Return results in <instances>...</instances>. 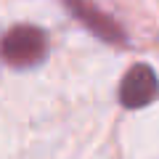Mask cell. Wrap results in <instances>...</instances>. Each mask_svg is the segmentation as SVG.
I'll return each instance as SVG.
<instances>
[{
    "instance_id": "1",
    "label": "cell",
    "mask_w": 159,
    "mask_h": 159,
    "mask_svg": "<svg viewBox=\"0 0 159 159\" xmlns=\"http://www.w3.org/2000/svg\"><path fill=\"white\" fill-rule=\"evenodd\" d=\"M0 53L11 66H34L48 53V37L37 27L19 24L8 29L6 37L0 40Z\"/></svg>"
},
{
    "instance_id": "2",
    "label": "cell",
    "mask_w": 159,
    "mask_h": 159,
    "mask_svg": "<svg viewBox=\"0 0 159 159\" xmlns=\"http://www.w3.org/2000/svg\"><path fill=\"white\" fill-rule=\"evenodd\" d=\"M159 96V80L148 64H135L119 82V101L125 109H143Z\"/></svg>"
},
{
    "instance_id": "3",
    "label": "cell",
    "mask_w": 159,
    "mask_h": 159,
    "mask_svg": "<svg viewBox=\"0 0 159 159\" xmlns=\"http://www.w3.org/2000/svg\"><path fill=\"white\" fill-rule=\"evenodd\" d=\"M64 3L69 6V11H72L80 21L85 24L93 34H98L101 40H111V43H122V40H125V34L117 27V21L109 19L103 11H98L93 3H88V0H64Z\"/></svg>"
}]
</instances>
